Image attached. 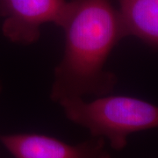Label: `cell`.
<instances>
[{
    "instance_id": "1",
    "label": "cell",
    "mask_w": 158,
    "mask_h": 158,
    "mask_svg": "<svg viewBox=\"0 0 158 158\" xmlns=\"http://www.w3.org/2000/svg\"><path fill=\"white\" fill-rule=\"evenodd\" d=\"M61 27L65 46L55 69L51 98L104 96L116 77L105 69L114 47L127 36L114 0H70Z\"/></svg>"
},
{
    "instance_id": "2",
    "label": "cell",
    "mask_w": 158,
    "mask_h": 158,
    "mask_svg": "<svg viewBox=\"0 0 158 158\" xmlns=\"http://www.w3.org/2000/svg\"><path fill=\"white\" fill-rule=\"evenodd\" d=\"M59 104L69 120L92 137L107 140L115 150L126 147L130 135L158 128V106L137 98L104 95L90 102L72 98Z\"/></svg>"
},
{
    "instance_id": "3",
    "label": "cell",
    "mask_w": 158,
    "mask_h": 158,
    "mask_svg": "<svg viewBox=\"0 0 158 158\" xmlns=\"http://www.w3.org/2000/svg\"><path fill=\"white\" fill-rule=\"evenodd\" d=\"M68 6V0H0L3 34L12 42L32 44L40 38L42 25L61 27Z\"/></svg>"
},
{
    "instance_id": "4",
    "label": "cell",
    "mask_w": 158,
    "mask_h": 158,
    "mask_svg": "<svg viewBox=\"0 0 158 158\" xmlns=\"http://www.w3.org/2000/svg\"><path fill=\"white\" fill-rule=\"evenodd\" d=\"M0 142L14 158H98L105 150V140L92 137L71 145L40 134L0 135Z\"/></svg>"
},
{
    "instance_id": "5",
    "label": "cell",
    "mask_w": 158,
    "mask_h": 158,
    "mask_svg": "<svg viewBox=\"0 0 158 158\" xmlns=\"http://www.w3.org/2000/svg\"><path fill=\"white\" fill-rule=\"evenodd\" d=\"M127 36L158 48V0H117Z\"/></svg>"
},
{
    "instance_id": "6",
    "label": "cell",
    "mask_w": 158,
    "mask_h": 158,
    "mask_svg": "<svg viewBox=\"0 0 158 158\" xmlns=\"http://www.w3.org/2000/svg\"><path fill=\"white\" fill-rule=\"evenodd\" d=\"M98 158H113L111 156V155L108 152H106V150H104L103 152L101 153V155L98 156Z\"/></svg>"
}]
</instances>
